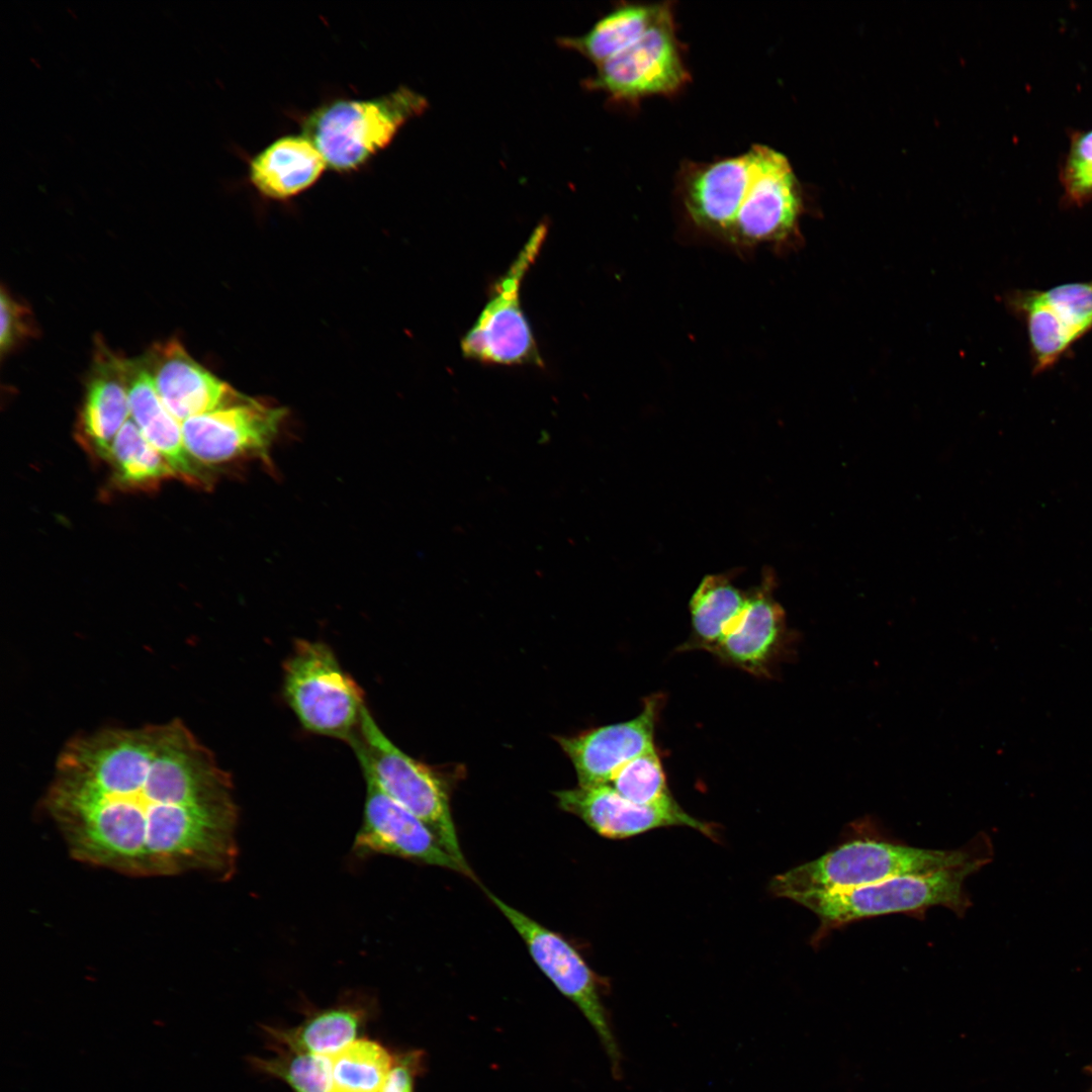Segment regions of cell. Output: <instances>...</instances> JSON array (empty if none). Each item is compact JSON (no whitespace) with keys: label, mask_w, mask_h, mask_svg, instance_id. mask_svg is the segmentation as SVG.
I'll return each instance as SVG.
<instances>
[{"label":"cell","mask_w":1092,"mask_h":1092,"mask_svg":"<svg viewBox=\"0 0 1092 1092\" xmlns=\"http://www.w3.org/2000/svg\"><path fill=\"white\" fill-rule=\"evenodd\" d=\"M41 809L85 864L144 878L235 871L232 778L178 718L73 736Z\"/></svg>","instance_id":"obj_1"},{"label":"cell","mask_w":1092,"mask_h":1092,"mask_svg":"<svg viewBox=\"0 0 1092 1092\" xmlns=\"http://www.w3.org/2000/svg\"><path fill=\"white\" fill-rule=\"evenodd\" d=\"M427 105L425 97L405 87L373 99L338 100L307 116L303 135L321 153L327 167L348 172L385 148Z\"/></svg>","instance_id":"obj_5"},{"label":"cell","mask_w":1092,"mask_h":1092,"mask_svg":"<svg viewBox=\"0 0 1092 1092\" xmlns=\"http://www.w3.org/2000/svg\"><path fill=\"white\" fill-rule=\"evenodd\" d=\"M786 638L785 612L769 589H762L748 597L744 611L712 653L751 674L767 676Z\"/></svg>","instance_id":"obj_17"},{"label":"cell","mask_w":1092,"mask_h":1092,"mask_svg":"<svg viewBox=\"0 0 1092 1092\" xmlns=\"http://www.w3.org/2000/svg\"><path fill=\"white\" fill-rule=\"evenodd\" d=\"M679 207L698 235L748 252L791 245L804 210L801 186L787 157L753 145L712 162H687L677 182Z\"/></svg>","instance_id":"obj_2"},{"label":"cell","mask_w":1092,"mask_h":1092,"mask_svg":"<svg viewBox=\"0 0 1092 1092\" xmlns=\"http://www.w3.org/2000/svg\"><path fill=\"white\" fill-rule=\"evenodd\" d=\"M251 1062L258 1071L282 1080L294 1092H336L332 1056L280 1046L275 1057Z\"/></svg>","instance_id":"obj_26"},{"label":"cell","mask_w":1092,"mask_h":1092,"mask_svg":"<svg viewBox=\"0 0 1092 1092\" xmlns=\"http://www.w3.org/2000/svg\"><path fill=\"white\" fill-rule=\"evenodd\" d=\"M143 360L163 403L180 423L246 397L197 363L176 340L156 345Z\"/></svg>","instance_id":"obj_16"},{"label":"cell","mask_w":1092,"mask_h":1092,"mask_svg":"<svg viewBox=\"0 0 1092 1092\" xmlns=\"http://www.w3.org/2000/svg\"><path fill=\"white\" fill-rule=\"evenodd\" d=\"M1061 181L1069 202L1092 201V129L1075 132L1072 136Z\"/></svg>","instance_id":"obj_28"},{"label":"cell","mask_w":1092,"mask_h":1092,"mask_svg":"<svg viewBox=\"0 0 1092 1092\" xmlns=\"http://www.w3.org/2000/svg\"><path fill=\"white\" fill-rule=\"evenodd\" d=\"M327 164L304 135L281 138L258 154L250 164V180L258 191L285 199L311 186Z\"/></svg>","instance_id":"obj_20"},{"label":"cell","mask_w":1092,"mask_h":1092,"mask_svg":"<svg viewBox=\"0 0 1092 1092\" xmlns=\"http://www.w3.org/2000/svg\"><path fill=\"white\" fill-rule=\"evenodd\" d=\"M660 3L621 4L601 17L582 35L562 37L559 42L578 52L598 66L650 21L658 11Z\"/></svg>","instance_id":"obj_23"},{"label":"cell","mask_w":1092,"mask_h":1092,"mask_svg":"<svg viewBox=\"0 0 1092 1092\" xmlns=\"http://www.w3.org/2000/svg\"><path fill=\"white\" fill-rule=\"evenodd\" d=\"M1 333L0 349L2 355L14 349L19 343L34 335L35 328L30 310L15 300L9 292L1 290Z\"/></svg>","instance_id":"obj_29"},{"label":"cell","mask_w":1092,"mask_h":1092,"mask_svg":"<svg viewBox=\"0 0 1092 1092\" xmlns=\"http://www.w3.org/2000/svg\"><path fill=\"white\" fill-rule=\"evenodd\" d=\"M364 771L390 798L420 818L446 850L474 875L462 853L442 780L427 765L399 749L379 728L366 708L358 734L350 743Z\"/></svg>","instance_id":"obj_7"},{"label":"cell","mask_w":1092,"mask_h":1092,"mask_svg":"<svg viewBox=\"0 0 1092 1092\" xmlns=\"http://www.w3.org/2000/svg\"><path fill=\"white\" fill-rule=\"evenodd\" d=\"M980 870L964 866L844 890L799 893L789 899L819 918L820 926L812 938L817 945L832 930L863 918L898 913L922 917L927 909L937 906L963 917L972 906L965 880Z\"/></svg>","instance_id":"obj_4"},{"label":"cell","mask_w":1092,"mask_h":1092,"mask_svg":"<svg viewBox=\"0 0 1092 1092\" xmlns=\"http://www.w3.org/2000/svg\"><path fill=\"white\" fill-rule=\"evenodd\" d=\"M380 1043L360 1038L332 1056L336 1092H381L393 1063Z\"/></svg>","instance_id":"obj_25"},{"label":"cell","mask_w":1092,"mask_h":1092,"mask_svg":"<svg viewBox=\"0 0 1092 1092\" xmlns=\"http://www.w3.org/2000/svg\"><path fill=\"white\" fill-rule=\"evenodd\" d=\"M366 1020L364 1008L342 1004L313 1013L294 1028L266 1030L281 1048L334 1056L357 1040Z\"/></svg>","instance_id":"obj_21"},{"label":"cell","mask_w":1092,"mask_h":1092,"mask_svg":"<svg viewBox=\"0 0 1092 1092\" xmlns=\"http://www.w3.org/2000/svg\"><path fill=\"white\" fill-rule=\"evenodd\" d=\"M561 809L579 817L608 838H627L669 826H687L714 837V826L687 813L674 800L659 805H639L611 785L581 787L555 793Z\"/></svg>","instance_id":"obj_14"},{"label":"cell","mask_w":1092,"mask_h":1092,"mask_svg":"<svg viewBox=\"0 0 1092 1092\" xmlns=\"http://www.w3.org/2000/svg\"><path fill=\"white\" fill-rule=\"evenodd\" d=\"M610 785L623 797L639 805H659L674 801L656 748L628 762Z\"/></svg>","instance_id":"obj_27"},{"label":"cell","mask_w":1092,"mask_h":1092,"mask_svg":"<svg viewBox=\"0 0 1092 1092\" xmlns=\"http://www.w3.org/2000/svg\"><path fill=\"white\" fill-rule=\"evenodd\" d=\"M488 898L526 942L531 957L554 986L583 1013L608 1056L614 1078L622 1077L623 1056L603 1004L600 982L564 937L486 891Z\"/></svg>","instance_id":"obj_9"},{"label":"cell","mask_w":1092,"mask_h":1092,"mask_svg":"<svg viewBox=\"0 0 1092 1092\" xmlns=\"http://www.w3.org/2000/svg\"><path fill=\"white\" fill-rule=\"evenodd\" d=\"M423 1053L411 1051L394 1056L381 1092H414L415 1080L423 1068Z\"/></svg>","instance_id":"obj_30"},{"label":"cell","mask_w":1092,"mask_h":1092,"mask_svg":"<svg viewBox=\"0 0 1092 1092\" xmlns=\"http://www.w3.org/2000/svg\"><path fill=\"white\" fill-rule=\"evenodd\" d=\"M108 460L112 461L118 480L128 486H152L176 476L130 418L115 437Z\"/></svg>","instance_id":"obj_24"},{"label":"cell","mask_w":1092,"mask_h":1092,"mask_svg":"<svg viewBox=\"0 0 1092 1092\" xmlns=\"http://www.w3.org/2000/svg\"><path fill=\"white\" fill-rule=\"evenodd\" d=\"M286 414L282 406L246 395L236 403L183 422L184 444L198 467L266 460Z\"/></svg>","instance_id":"obj_11"},{"label":"cell","mask_w":1092,"mask_h":1092,"mask_svg":"<svg viewBox=\"0 0 1092 1092\" xmlns=\"http://www.w3.org/2000/svg\"><path fill=\"white\" fill-rule=\"evenodd\" d=\"M128 417L126 360L99 349L80 414L81 433L94 451L108 460L113 441Z\"/></svg>","instance_id":"obj_18"},{"label":"cell","mask_w":1092,"mask_h":1092,"mask_svg":"<svg viewBox=\"0 0 1092 1092\" xmlns=\"http://www.w3.org/2000/svg\"><path fill=\"white\" fill-rule=\"evenodd\" d=\"M689 81L673 8L670 2H661L656 15L596 66L585 84L614 102L636 105L648 97L677 94Z\"/></svg>","instance_id":"obj_8"},{"label":"cell","mask_w":1092,"mask_h":1092,"mask_svg":"<svg viewBox=\"0 0 1092 1092\" xmlns=\"http://www.w3.org/2000/svg\"><path fill=\"white\" fill-rule=\"evenodd\" d=\"M1007 302L1026 325L1035 373L1052 367L1092 331V280L1015 291Z\"/></svg>","instance_id":"obj_12"},{"label":"cell","mask_w":1092,"mask_h":1092,"mask_svg":"<svg viewBox=\"0 0 1092 1092\" xmlns=\"http://www.w3.org/2000/svg\"><path fill=\"white\" fill-rule=\"evenodd\" d=\"M993 856L992 840L984 832L957 849L920 848L874 835L856 836L776 876L769 889L776 896L789 899L799 893L844 890L964 866L982 869Z\"/></svg>","instance_id":"obj_3"},{"label":"cell","mask_w":1092,"mask_h":1092,"mask_svg":"<svg viewBox=\"0 0 1092 1092\" xmlns=\"http://www.w3.org/2000/svg\"><path fill=\"white\" fill-rule=\"evenodd\" d=\"M283 696L306 730L349 743L367 708L361 687L321 641L294 642L283 662Z\"/></svg>","instance_id":"obj_6"},{"label":"cell","mask_w":1092,"mask_h":1092,"mask_svg":"<svg viewBox=\"0 0 1092 1092\" xmlns=\"http://www.w3.org/2000/svg\"><path fill=\"white\" fill-rule=\"evenodd\" d=\"M547 235L539 224L507 273L493 285L491 297L461 341L465 357L490 364L541 365L530 325L520 304V285Z\"/></svg>","instance_id":"obj_10"},{"label":"cell","mask_w":1092,"mask_h":1092,"mask_svg":"<svg viewBox=\"0 0 1092 1092\" xmlns=\"http://www.w3.org/2000/svg\"><path fill=\"white\" fill-rule=\"evenodd\" d=\"M1091 1092H1092V1090H1091Z\"/></svg>","instance_id":"obj_31"},{"label":"cell","mask_w":1092,"mask_h":1092,"mask_svg":"<svg viewBox=\"0 0 1092 1092\" xmlns=\"http://www.w3.org/2000/svg\"><path fill=\"white\" fill-rule=\"evenodd\" d=\"M365 780L364 819L354 841V851L394 855L470 878L420 818L385 794L373 780L368 777Z\"/></svg>","instance_id":"obj_13"},{"label":"cell","mask_w":1092,"mask_h":1092,"mask_svg":"<svg viewBox=\"0 0 1092 1092\" xmlns=\"http://www.w3.org/2000/svg\"><path fill=\"white\" fill-rule=\"evenodd\" d=\"M126 387L130 419L145 438L163 455L176 476L189 482L203 479L188 454L180 423L165 406L143 359L126 360Z\"/></svg>","instance_id":"obj_19"},{"label":"cell","mask_w":1092,"mask_h":1092,"mask_svg":"<svg viewBox=\"0 0 1092 1092\" xmlns=\"http://www.w3.org/2000/svg\"><path fill=\"white\" fill-rule=\"evenodd\" d=\"M748 597L722 575H707L690 601L694 638L686 648L712 652L744 611Z\"/></svg>","instance_id":"obj_22"},{"label":"cell","mask_w":1092,"mask_h":1092,"mask_svg":"<svg viewBox=\"0 0 1092 1092\" xmlns=\"http://www.w3.org/2000/svg\"><path fill=\"white\" fill-rule=\"evenodd\" d=\"M662 697L645 700L641 712L626 722L589 729L557 741L574 765L578 786L610 785L618 771L655 748V727Z\"/></svg>","instance_id":"obj_15"}]
</instances>
